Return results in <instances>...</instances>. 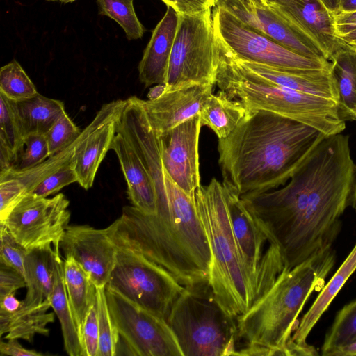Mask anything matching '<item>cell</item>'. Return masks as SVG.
<instances>
[{
  "mask_svg": "<svg viewBox=\"0 0 356 356\" xmlns=\"http://www.w3.org/2000/svg\"><path fill=\"white\" fill-rule=\"evenodd\" d=\"M349 136H325L283 187L241 196L291 269L332 248L355 179Z\"/></svg>",
  "mask_w": 356,
  "mask_h": 356,
  "instance_id": "6da1fadb",
  "label": "cell"
},
{
  "mask_svg": "<svg viewBox=\"0 0 356 356\" xmlns=\"http://www.w3.org/2000/svg\"><path fill=\"white\" fill-rule=\"evenodd\" d=\"M325 136L272 112H248L232 134L218 139L222 183L241 197L284 186Z\"/></svg>",
  "mask_w": 356,
  "mask_h": 356,
  "instance_id": "7a4b0ae2",
  "label": "cell"
},
{
  "mask_svg": "<svg viewBox=\"0 0 356 356\" xmlns=\"http://www.w3.org/2000/svg\"><path fill=\"white\" fill-rule=\"evenodd\" d=\"M164 184L166 211L147 214L125 206L120 217L106 227L107 234L113 243L139 252L165 268L185 287L208 282L211 252L194 195L165 171Z\"/></svg>",
  "mask_w": 356,
  "mask_h": 356,
  "instance_id": "3957f363",
  "label": "cell"
},
{
  "mask_svg": "<svg viewBox=\"0 0 356 356\" xmlns=\"http://www.w3.org/2000/svg\"><path fill=\"white\" fill-rule=\"evenodd\" d=\"M332 249L291 268H284L270 289L236 318L235 355H289L298 317L309 296L320 291L334 264Z\"/></svg>",
  "mask_w": 356,
  "mask_h": 356,
  "instance_id": "277c9868",
  "label": "cell"
},
{
  "mask_svg": "<svg viewBox=\"0 0 356 356\" xmlns=\"http://www.w3.org/2000/svg\"><path fill=\"white\" fill-rule=\"evenodd\" d=\"M194 198L211 252L208 284L218 305L236 319L270 289L277 277L255 273L246 264L234 234L222 183L213 178L195 190Z\"/></svg>",
  "mask_w": 356,
  "mask_h": 356,
  "instance_id": "5b68a950",
  "label": "cell"
},
{
  "mask_svg": "<svg viewBox=\"0 0 356 356\" xmlns=\"http://www.w3.org/2000/svg\"><path fill=\"white\" fill-rule=\"evenodd\" d=\"M216 84L248 112L266 111L312 127L325 136L341 134L345 121L334 100L266 81L241 66L220 45Z\"/></svg>",
  "mask_w": 356,
  "mask_h": 356,
  "instance_id": "8992f818",
  "label": "cell"
},
{
  "mask_svg": "<svg viewBox=\"0 0 356 356\" xmlns=\"http://www.w3.org/2000/svg\"><path fill=\"white\" fill-rule=\"evenodd\" d=\"M167 323L183 356L235 355L236 323L216 302L208 282L186 287Z\"/></svg>",
  "mask_w": 356,
  "mask_h": 356,
  "instance_id": "52a82bcc",
  "label": "cell"
},
{
  "mask_svg": "<svg viewBox=\"0 0 356 356\" xmlns=\"http://www.w3.org/2000/svg\"><path fill=\"white\" fill-rule=\"evenodd\" d=\"M211 9L179 15L165 91L191 84L216 83L220 50Z\"/></svg>",
  "mask_w": 356,
  "mask_h": 356,
  "instance_id": "ba28073f",
  "label": "cell"
},
{
  "mask_svg": "<svg viewBox=\"0 0 356 356\" xmlns=\"http://www.w3.org/2000/svg\"><path fill=\"white\" fill-rule=\"evenodd\" d=\"M113 244L115 264L106 286L167 322L174 302L186 287L139 252Z\"/></svg>",
  "mask_w": 356,
  "mask_h": 356,
  "instance_id": "9c48e42d",
  "label": "cell"
},
{
  "mask_svg": "<svg viewBox=\"0 0 356 356\" xmlns=\"http://www.w3.org/2000/svg\"><path fill=\"white\" fill-rule=\"evenodd\" d=\"M212 19L218 44L238 60L295 72L330 69V61L307 58L284 47L220 5H215Z\"/></svg>",
  "mask_w": 356,
  "mask_h": 356,
  "instance_id": "30bf717a",
  "label": "cell"
},
{
  "mask_svg": "<svg viewBox=\"0 0 356 356\" xmlns=\"http://www.w3.org/2000/svg\"><path fill=\"white\" fill-rule=\"evenodd\" d=\"M106 295L113 322L130 355L183 356L166 321L107 286Z\"/></svg>",
  "mask_w": 356,
  "mask_h": 356,
  "instance_id": "8fae6325",
  "label": "cell"
},
{
  "mask_svg": "<svg viewBox=\"0 0 356 356\" xmlns=\"http://www.w3.org/2000/svg\"><path fill=\"white\" fill-rule=\"evenodd\" d=\"M69 204L61 193L51 198L26 193L0 224L28 250L59 247L70 219Z\"/></svg>",
  "mask_w": 356,
  "mask_h": 356,
  "instance_id": "7c38bea8",
  "label": "cell"
},
{
  "mask_svg": "<svg viewBox=\"0 0 356 356\" xmlns=\"http://www.w3.org/2000/svg\"><path fill=\"white\" fill-rule=\"evenodd\" d=\"M200 114L158 136L165 172L190 195L200 186L199 138Z\"/></svg>",
  "mask_w": 356,
  "mask_h": 356,
  "instance_id": "4fadbf2b",
  "label": "cell"
},
{
  "mask_svg": "<svg viewBox=\"0 0 356 356\" xmlns=\"http://www.w3.org/2000/svg\"><path fill=\"white\" fill-rule=\"evenodd\" d=\"M126 99H117L104 104L92 121L83 129L72 160L77 182L86 190L94 183L98 168L116 134L117 123Z\"/></svg>",
  "mask_w": 356,
  "mask_h": 356,
  "instance_id": "5bb4252c",
  "label": "cell"
},
{
  "mask_svg": "<svg viewBox=\"0 0 356 356\" xmlns=\"http://www.w3.org/2000/svg\"><path fill=\"white\" fill-rule=\"evenodd\" d=\"M59 247L65 257H72L80 264L97 287L106 286L115 264L116 249L106 228L68 225Z\"/></svg>",
  "mask_w": 356,
  "mask_h": 356,
  "instance_id": "9a60e30c",
  "label": "cell"
},
{
  "mask_svg": "<svg viewBox=\"0 0 356 356\" xmlns=\"http://www.w3.org/2000/svg\"><path fill=\"white\" fill-rule=\"evenodd\" d=\"M216 4L225 7L245 24L285 48L307 58L327 60L313 41L263 2L216 0Z\"/></svg>",
  "mask_w": 356,
  "mask_h": 356,
  "instance_id": "2e32d148",
  "label": "cell"
},
{
  "mask_svg": "<svg viewBox=\"0 0 356 356\" xmlns=\"http://www.w3.org/2000/svg\"><path fill=\"white\" fill-rule=\"evenodd\" d=\"M290 25L313 41L329 61L341 40L334 15L321 0H262Z\"/></svg>",
  "mask_w": 356,
  "mask_h": 356,
  "instance_id": "e0dca14e",
  "label": "cell"
},
{
  "mask_svg": "<svg viewBox=\"0 0 356 356\" xmlns=\"http://www.w3.org/2000/svg\"><path fill=\"white\" fill-rule=\"evenodd\" d=\"M212 85L191 84L164 91L154 99H142L149 122L159 136L200 114L202 105L212 93Z\"/></svg>",
  "mask_w": 356,
  "mask_h": 356,
  "instance_id": "ac0fdd59",
  "label": "cell"
},
{
  "mask_svg": "<svg viewBox=\"0 0 356 356\" xmlns=\"http://www.w3.org/2000/svg\"><path fill=\"white\" fill-rule=\"evenodd\" d=\"M178 21L177 13L168 6L164 16L152 31L138 65L139 79L145 88L154 84L165 85Z\"/></svg>",
  "mask_w": 356,
  "mask_h": 356,
  "instance_id": "d6986e66",
  "label": "cell"
},
{
  "mask_svg": "<svg viewBox=\"0 0 356 356\" xmlns=\"http://www.w3.org/2000/svg\"><path fill=\"white\" fill-rule=\"evenodd\" d=\"M111 149L118 158L132 206L147 214L156 213V195L153 180L136 150L116 131Z\"/></svg>",
  "mask_w": 356,
  "mask_h": 356,
  "instance_id": "ffe728a7",
  "label": "cell"
},
{
  "mask_svg": "<svg viewBox=\"0 0 356 356\" xmlns=\"http://www.w3.org/2000/svg\"><path fill=\"white\" fill-rule=\"evenodd\" d=\"M234 58L244 68L268 82L298 92L330 99L337 103L338 92L330 69L303 72H288L265 65L241 60L235 57Z\"/></svg>",
  "mask_w": 356,
  "mask_h": 356,
  "instance_id": "44dd1931",
  "label": "cell"
},
{
  "mask_svg": "<svg viewBox=\"0 0 356 356\" xmlns=\"http://www.w3.org/2000/svg\"><path fill=\"white\" fill-rule=\"evenodd\" d=\"M60 248L47 245L29 250L24 261L26 293L23 307H33L50 298L54 289Z\"/></svg>",
  "mask_w": 356,
  "mask_h": 356,
  "instance_id": "7402d4cb",
  "label": "cell"
},
{
  "mask_svg": "<svg viewBox=\"0 0 356 356\" xmlns=\"http://www.w3.org/2000/svg\"><path fill=\"white\" fill-rule=\"evenodd\" d=\"M329 61L339 115L344 121H356V47L341 40Z\"/></svg>",
  "mask_w": 356,
  "mask_h": 356,
  "instance_id": "603a6c76",
  "label": "cell"
},
{
  "mask_svg": "<svg viewBox=\"0 0 356 356\" xmlns=\"http://www.w3.org/2000/svg\"><path fill=\"white\" fill-rule=\"evenodd\" d=\"M355 270L356 244L298 323L291 337L295 343L302 346L309 345L307 339L310 332Z\"/></svg>",
  "mask_w": 356,
  "mask_h": 356,
  "instance_id": "cb8c5ba5",
  "label": "cell"
},
{
  "mask_svg": "<svg viewBox=\"0 0 356 356\" xmlns=\"http://www.w3.org/2000/svg\"><path fill=\"white\" fill-rule=\"evenodd\" d=\"M24 137L45 134L65 111L64 103L40 94L21 101H11Z\"/></svg>",
  "mask_w": 356,
  "mask_h": 356,
  "instance_id": "d4e9b609",
  "label": "cell"
},
{
  "mask_svg": "<svg viewBox=\"0 0 356 356\" xmlns=\"http://www.w3.org/2000/svg\"><path fill=\"white\" fill-rule=\"evenodd\" d=\"M202 126L209 127L218 139L232 134L248 114L244 106L220 90L211 93L200 112Z\"/></svg>",
  "mask_w": 356,
  "mask_h": 356,
  "instance_id": "484cf974",
  "label": "cell"
},
{
  "mask_svg": "<svg viewBox=\"0 0 356 356\" xmlns=\"http://www.w3.org/2000/svg\"><path fill=\"white\" fill-rule=\"evenodd\" d=\"M63 277L70 305L80 335L86 315L97 299V286L72 257L63 262Z\"/></svg>",
  "mask_w": 356,
  "mask_h": 356,
  "instance_id": "4316f807",
  "label": "cell"
},
{
  "mask_svg": "<svg viewBox=\"0 0 356 356\" xmlns=\"http://www.w3.org/2000/svg\"><path fill=\"white\" fill-rule=\"evenodd\" d=\"M63 262L61 257H59L55 284L49 298L51 307L60 323L65 352L70 356H83L80 335L65 289Z\"/></svg>",
  "mask_w": 356,
  "mask_h": 356,
  "instance_id": "83f0119b",
  "label": "cell"
},
{
  "mask_svg": "<svg viewBox=\"0 0 356 356\" xmlns=\"http://www.w3.org/2000/svg\"><path fill=\"white\" fill-rule=\"evenodd\" d=\"M24 138L10 100L0 93V172L13 167L24 147Z\"/></svg>",
  "mask_w": 356,
  "mask_h": 356,
  "instance_id": "f1b7e54d",
  "label": "cell"
},
{
  "mask_svg": "<svg viewBox=\"0 0 356 356\" xmlns=\"http://www.w3.org/2000/svg\"><path fill=\"white\" fill-rule=\"evenodd\" d=\"M51 307L50 299L33 307H23L10 316L8 332L5 339H22L29 342L36 334L49 336V323L55 318L54 312H48Z\"/></svg>",
  "mask_w": 356,
  "mask_h": 356,
  "instance_id": "f546056e",
  "label": "cell"
},
{
  "mask_svg": "<svg viewBox=\"0 0 356 356\" xmlns=\"http://www.w3.org/2000/svg\"><path fill=\"white\" fill-rule=\"evenodd\" d=\"M0 93L11 101H21L38 93L18 62L13 60L0 70Z\"/></svg>",
  "mask_w": 356,
  "mask_h": 356,
  "instance_id": "4dcf8cb0",
  "label": "cell"
},
{
  "mask_svg": "<svg viewBox=\"0 0 356 356\" xmlns=\"http://www.w3.org/2000/svg\"><path fill=\"white\" fill-rule=\"evenodd\" d=\"M356 339V300L347 304L337 313L327 333L321 348L327 356L332 349Z\"/></svg>",
  "mask_w": 356,
  "mask_h": 356,
  "instance_id": "1f68e13d",
  "label": "cell"
},
{
  "mask_svg": "<svg viewBox=\"0 0 356 356\" xmlns=\"http://www.w3.org/2000/svg\"><path fill=\"white\" fill-rule=\"evenodd\" d=\"M134 0H97L99 14L118 23L128 40L142 38L145 29L138 19L133 5Z\"/></svg>",
  "mask_w": 356,
  "mask_h": 356,
  "instance_id": "d6a6232c",
  "label": "cell"
},
{
  "mask_svg": "<svg viewBox=\"0 0 356 356\" xmlns=\"http://www.w3.org/2000/svg\"><path fill=\"white\" fill-rule=\"evenodd\" d=\"M97 318L99 334V356H115L120 337L108 309L106 286L97 287Z\"/></svg>",
  "mask_w": 356,
  "mask_h": 356,
  "instance_id": "836d02e7",
  "label": "cell"
},
{
  "mask_svg": "<svg viewBox=\"0 0 356 356\" xmlns=\"http://www.w3.org/2000/svg\"><path fill=\"white\" fill-rule=\"evenodd\" d=\"M79 127L65 111L51 129L44 134L49 147V156L65 149L81 134Z\"/></svg>",
  "mask_w": 356,
  "mask_h": 356,
  "instance_id": "e575fe53",
  "label": "cell"
},
{
  "mask_svg": "<svg viewBox=\"0 0 356 356\" xmlns=\"http://www.w3.org/2000/svg\"><path fill=\"white\" fill-rule=\"evenodd\" d=\"M49 156L47 138L44 134H30L24 138V147L13 168L19 171L31 169Z\"/></svg>",
  "mask_w": 356,
  "mask_h": 356,
  "instance_id": "d590c367",
  "label": "cell"
},
{
  "mask_svg": "<svg viewBox=\"0 0 356 356\" xmlns=\"http://www.w3.org/2000/svg\"><path fill=\"white\" fill-rule=\"evenodd\" d=\"M77 181V176L71 159L56 171L42 179L29 193L36 196L47 197Z\"/></svg>",
  "mask_w": 356,
  "mask_h": 356,
  "instance_id": "8d00e7d4",
  "label": "cell"
},
{
  "mask_svg": "<svg viewBox=\"0 0 356 356\" xmlns=\"http://www.w3.org/2000/svg\"><path fill=\"white\" fill-rule=\"evenodd\" d=\"M0 262L24 276V261L29 250L16 241L3 224H0Z\"/></svg>",
  "mask_w": 356,
  "mask_h": 356,
  "instance_id": "74e56055",
  "label": "cell"
},
{
  "mask_svg": "<svg viewBox=\"0 0 356 356\" xmlns=\"http://www.w3.org/2000/svg\"><path fill=\"white\" fill-rule=\"evenodd\" d=\"M26 193L25 186L18 179L0 178V222L5 220Z\"/></svg>",
  "mask_w": 356,
  "mask_h": 356,
  "instance_id": "f35d334b",
  "label": "cell"
},
{
  "mask_svg": "<svg viewBox=\"0 0 356 356\" xmlns=\"http://www.w3.org/2000/svg\"><path fill=\"white\" fill-rule=\"evenodd\" d=\"M80 339L83 356H99V334L97 299L86 315Z\"/></svg>",
  "mask_w": 356,
  "mask_h": 356,
  "instance_id": "ab89813d",
  "label": "cell"
},
{
  "mask_svg": "<svg viewBox=\"0 0 356 356\" xmlns=\"http://www.w3.org/2000/svg\"><path fill=\"white\" fill-rule=\"evenodd\" d=\"M24 276L15 268L0 262V297L26 287Z\"/></svg>",
  "mask_w": 356,
  "mask_h": 356,
  "instance_id": "60d3db41",
  "label": "cell"
},
{
  "mask_svg": "<svg viewBox=\"0 0 356 356\" xmlns=\"http://www.w3.org/2000/svg\"><path fill=\"white\" fill-rule=\"evenodd\" d=\"M179 15H193L215 6L216 0H162Z\"/></svg>",
  "mask_w": 356,
  "mask_h": 356,
  "instance_id": "b9f144b4",
  "label": "cell"
},
{
  "mask_svg": "<svg viewBox=\"0 0 356 356\" xmlns=\"http://www.w3.org/2000/svg\"><path fill=\"white\" fill-rule=\"evenodd\" d=\"M0 353L1 355L10 356H42L44 354L34 350L24 348L18 341L17 339H10L8 341L0 343Z\"/></svg>",
  "mask_w": 356,
  "mask_h": 356,
  "instance_id": "7bdbcfd3",
  "label": "cell"
},
{
  "mask_svg": "<svg viewBox=\"0 0 356 356\" xmlns=\"http://www.w3.org/2000/svg\"><path fill=\"white\" fill-rule=\"evenodd\" d=\"M337 35L356 28V10L333 13Z\"/></svg>",
  "mask_w": 356,
  "mask_h": 356,
  "instance_id": "ee69618b",
  "label": "cell"
},
{
  "mask_svg": "<svg viewBox=\"0 0 356 356\" xmlns=\"http://www.w3.org/2000/svg\"><path fill=\"white\" fill-rule=\"evenodd\" d=\"M22 306V300H19L15 293L0 297V314L12 316Z\"/></svg>",
  "mask_w": 356,
  "mask_h": 356,
  "instance_id": "f6af8a7d",
  "label": "cell"
},
{
  "mask_svg": "<svg viewBox=\"0 0 356 356\" xmlns=\"http://www.w3.org/2000/svg\"><path fill=\"white\" fill-rule=\"evenodd\" d=\"M327 356H356V339L332 349Z\"/></svg>",
  "mask_w": 356,
  "mask_h": 356,
  "instance_id": "bcb514c9",
  "label": "cell"
},
{
  "mask_svg": "<svg viewBox=\"0 0 356 356\" xmlns=\"http://www.w3.org/2000/svg\"><path fill=\"white\" fill-rule=\"evenodd\" d=\"M343 42L356 47V28L337 35Z\"/></svg>",
  "mask_w": 356,
  "mask_h": 356,
  "instance_id": "7dc6e473",
  "label": "cell"
},
{
  "mask_svg": "<svg viewBox=\"0 0 356 356\" xmlns=\"http://www.w3.org/2000/svg\"><path fill=\"white\" fill-rule=\"evenodd\" d=\"M355 10L356 0H340L337 12H352Z\"/></svg>",
  "mask_w": 356,
  "mask_h": 356,
  "instance_id": "c3c4849f",
  "label": "cell"
},
{
  "mask_svg": "<svg viewBox=\"0 0 356 356\" xmlns=\"http://www.w3.org/2000/svg\"><path fill=\"white\" fill-rule=\"evenodd\" d=\"M165 90V84H156L150 88L149 92L147 94L148 99H154L161 96Z\"/></svg>",
  "mask_w": 356,
  "mask_h": 356,
  "instance_id": "681fc988",
  "label": "cell"
},
{
  "mask_svg": "<svg viewBox=\"0 0 356 356\" xmlns=\"http://www.w3.org/2000/svg\"><path fill=\"white\" fill-rule=\"evenodd\" d=\"M324 6L332 13L338 11L340 0H321Z\"/></svg>",
  "mask_w": 356,
  "mask_h": 356,
  "instance_id": "f907efd6",
  "label": "cell"
},
{
  "mask_svg": "<svg viewBox=\"0 0 356 356\" xmlns=\"http://www.w3.org/2000/svg\"><path fill=\"white\" fill-rule=\"evenodd\" d=\"M350 206L356 211V170L355 173V179L350 198Z\"/></svg>",
  "mask_w": 356,
  "mask_h": 356,
  "instance_id": "816d5d0a",
  "label": "cell"
},
{
  "mask_svg": "<svg viewBox=\"0 0 356 356\" xmlns=\"http://www.w3.org/2000/svg\"><path fill=\"white\" fill-rule=\"evenodd\" d=\"M238 1H239L240 2L243 3H248L249 1H254V2L259 3H262V0H238Z\"/></svg>",
  "mask_w": 356,
  "mask_h": 356,
  "instance_id": "f5cc1de1",
  "label": "cell"
},
{
  "mask_svg": "<svg viewBox=\"0 0 356 356\" xmlns=\"http://www.w3.org/2000/svg\"><path fill=\"white\" fill-rule=\"evenodd\" d=\"M59 1L63 2V3H69V2L74 1L76 0H59Z\"/></svg>",
  "mask_w": 356,
  "mask_h": 356,
  "instance_id": "db71d44e",
  "label": "cell"
},
{
  "mask_svg": "<svg viewBox=\"0 0 356 356\" xmlns=\"http://www.w3.org/2000/svg\"><path fill=\"white\" fill-rule=\"evenodd\" d=\"M47 1H56V0H47Z\"/></svg>",
  "mask_w": 356,
  "mask_h": 356,
  "instance_id": "11a10c76",
  "label": "cell"
}]
</instances>
